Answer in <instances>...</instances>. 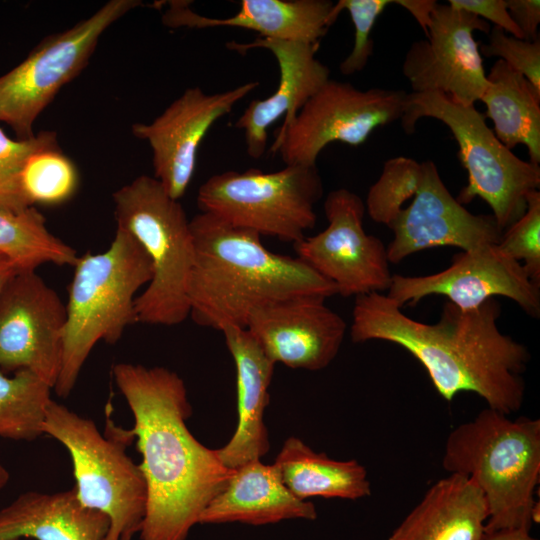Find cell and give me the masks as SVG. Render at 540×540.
Returning a JSON list of instances; mask_svg holds the SVG:
<instances>
[{
  "label": "cell",
  "mask_w": 540,
  "mask_h": 540,
  "mask_svg": "<svg viewBox=\"0 0 540 540\" xmlns=\"http://www.w3.org/2000/svg\"><path fill=\"white\" fill-rule=\"evenodd\" d=\"M66 320L56 291L36 271H17L0 296V371L28 370L54 389Z\"/></svg>",
  "instance_id": "4fadbf2b"
},
{
  "label": "cell",
  "mask_w": 540,
  "mask_h": 540,
  "mask_svg": "<svg viewBox=\"0 0 540 540\" xmlns=\"http://www.w3.org/2000/svg\"><path fill=\"white\" fill-rule=\"evenodd\" d=\"M162 22L168 28L234 27L256 31L260 38L319 43L332 25L330 0H242L230 17L211 18L190 7V1H168Z\"/></svg>",
  "instance_id": "ffe728a7"
},
{
  "label": "cell",
  "mask_w": 540,
  "mask_h": 540,
  "mask_svg": "<svg viewBox=\"0 0 540 540\" xmlns=\"http://www.w3.org/2000/svg\"><path fill=\"white\" fill-rule=\"evenodd\" d=\"M407 92L383 88L360 90L329 79L285 126L271 146L285 165L316 166L332 142L364 143L376 128L400 120Z\"/></svg>",
  "instance_id": "8fae6325"
},
{
  "label": "cell",
  "mask_w": 540,
  "mask_h": 540,
  "mask_svg": "<svg viewBox=\"0 0 540 540\" xmlns=\"http://www.w3.org/2000/svg\"><path fill=\"white\" fill-rule=\"evenodd\" d=\"M442 466L449 474L468 477L482 492L485 532L531 529L540 478L539 419L511 420L487 407L449 433Z\"/></svg>",
  "instance_id": "277c9868"
},
{
  "label": "cell",
  "mask_w": 540,
  "mask_h": 540,
  "mask_svg": "<svg viewBox=\"0 0 540 540\" xmlns=\"http://www.w3.org/2000/svg\"><path fill=\"white\" fill-rule=\"evenodd\" d=\"M423 117L444 123L458 144L468 183L456 200L462 205L476 197L484 200L502 232L518 220L526 210L527 196L539 190V165L506 148L474 105L456 103L441 92L408 93L400 119L405 133L412 134Z\"/></svg>",
  "instance_id": "52a82bcc"
},
{
  "label": "cell",
  "mask_w": 540,
  "mask_h": 540,
  "mask_svg": "<svg viewBox=\"0 0 540 540\" xmlns=\"http://www.w3.org/2000/svg\"><path fill=\"white\" fill-rule=\"evenodd\" d=\"M152 276L146 252L120 228L108 249L78 257L66 304L62 368L53 389L58 396L70 395L99 341L115 344L136 324L135 295Z\"/></svg>",
  "instance_id": "5b68a950"
},
{
  "label": "cell",
  "mask_w": 540,
  "mask_h": 540,
  "mask_svg": "<svg viewBox=\"0 0 540 540\" xmlns=\"http://www.w3.org/2000/svg\"><path fill=\"white\" fill-rule=\"evenodd\" d=\"M46 434L68 451L73 467L75 495L80 504L109 519L105 540H120L139 533L143 523L147 488L139 464L125 445L104 436L95 422L53 399L43 423Z\"/></svg>",
  "instance_id": "ba28073f"
},
{
  "label": "cell",
  "mask_w": 540,
  "mask_h": 540,
  "mask_svg": "<svg viewBox=\"0 0 540 540\" xmlns=\"http://www.w3.org/2000/svg\"><path fill=\"white\" fill-rule=\"evenodd\" d=\"M109 519L83 507L74 489L27 491L0 508V540H105Z\"/></svg>",
  "instance_id": "603a6c76"
},
{
  "label": "cell",
  "mask_w": 540,
  "mask_h": 540,
  "mask_svg": "<svg viewBox=\"0 0 540 540\" xmlns=\"http://www.w3.org/2000/svg\"><path fill=\"white\" fill-rule=\"evenodd\" d=\"M194 262L188 283L191 319L222 331L245 328L257 308L278 300L337 294L298 257L268 250L261 236L206 212L190 220Z\"/></svg>",
  "instance_id": "3957f363"
},
{
  "label": "cell",
  "mask_w": 540,
  "mask_h": 540,
  "mask_svg": "<svg viewBox=\"0 0 540 540\" xmlns=\"http://www.w3.org/2000/svg\"><path fill=\"white\" fill-rule=\"evenodd\" d=\"M393 0H340L334 3L330 21L333 24L342 10H347L355 29L354 45L349 55L340 63L343 75L362 71L373 54L372 28L385 8Z\"/></svg>",
  "instance_id": "d6a6232c"
},
{
  "label": "cell",
  "mask_w": 540,
  "mask_h": 540,
  "mask_svg": "<svg viewBox=\"0 0 540 540\" xmlns=\"http://www.w3.org/2000/svg\"><path fill=\"white\" fill-rule=\"evenodd\" d=\"M421 179L422 165L416 160L397 156L385 161L364 203L370 218L388 226L404 208V203L415 196Z\"/></svg>",
  "instance_id": "f546056e"
},
{
  "label": "cell",
  "mask_w": 540,
  "mask_h": 540,
  "mask_svg": "<svg viewBox=\"0 0 540 540\" xmlns=\"http://www.w3.org/2000/svg\"><path fill=\"white\" fill-rule=\"evenodd\" d=\"M326 299L301 295L268 303L251 313L245 328L275 364L322 370L336 358L347 330Z\"/></svg>",
  "instance_id": "ac0fdd59"
},
{
  "label": "cell",
  "mask_w": 540,
  "mask_h": 540,
  "mask_svg": "<svg viewBox=\"0 0 540 540\" xmlns=\"http://www.w3.org/2000/svg\"><path fill=\"white\" fill-rule=\"evenodd\" d=\"M258 86V81H251L214 94L188 88L151 123L132 125V134L151 147L153 177L172 199L182 198L189 187L200 144L210 128Z\"/></svg>",
  "instance_id": "2e32d148"
},
{
  "label": "cell",
  "mask_w": 540,
  "mask_h": 540,
  "mask_svg": "<svg viewBox=\"0 0 540 540\" xmlns=\"http://www.w3.org/2000/svg\"><path fill=\"white\" fill-rule=\"evenodd\" d=\"M297 518L315 520V506L294 496L273 464L254 460L235 469L226 487L202 512L199 523L258 526Z\"/></svg>",
  "instance_id": "7402d4cb"
},
{
  "label": "cell",
  "mask_w": 540,
  "mask_h": 540,
  "mask_svg": "<svg viewBox=\"0 0 540 540\" xmlns=\"http://www.w3.org/2000/svg\"><path fill=\"white\" fill-rule=\"evenodd\" d=\"M297 498L357 500L371 494L367 470L356 460H335L315 452L297 437L287 438L273 463Z\"/></svg>",
  "instance_id": "d4e9b609"
},
{
  "label": "cell",
  "mask_w": 540,
  "mask_h": 540,
  "mask_svg": "<svg viewBox=\"0 0 540 540\" xmlns=\"http://www.w3.org/2000/svg\"><path fill=\"white\" fill-rule=\"evenodd\" d=\"M501 306L491 298L462 311L446 302L436 323L412 319L386 294L355 297L350 325L354 343L380 340L401 346L425 368L446 401L460 392L480 396L489 408L506 415L522 407V377L530 360L525 345L498 327Z\"/></svg>",
  "instance_id": "7a4b0ae2"
},
{
  "label": "cell",
  "mask_w": 540,
  "mask_h": 540,
  "mask_svg": "<svg viewBox=\"0 0 540 540\" xmlns=\"http://www.w3.org/2000/svg\"><path fill=\"white\" fill-rule=\"evenodd\" d=\"M488 518L482 492L466 476L439 479L387 540H481Z\"/></svg>",
  "instance_id": "cb8c5ba5"
},
{
  "label": "cell",
  "mask_w": 540,
  "mask_h": 540,
  "mask_svg": "<svg viewBox=\"0 0 540 540\" xmlns=\"http://www.w3.org/2000/svg\"><path fill=\"white\" fill-rule=\"evenodd\" d=\"M0 252L18 270L36 271L45 263L74 266V248L52 234L45 217L34 207L21 212L0 208Z\"/></svg>",
  "instance_id": "4316f807"
},
{
  "label": "cell",
  "mask_w": 540,
  "mask_h": 540,
  "mask_svg": "<svg viewBox=\"0 0 540 540\" xmlns=\"http://www.w3.org/2000/svg\"><path fill=\"white\" fill-rule=\"evenodd\" d=\"M19 271L16 265L0 252V296L8 281Z\"/></svg>",
  "instance_id": "f35d334b"
},
{
  "label": "cell",
  "mask_w": 540,
  "mask_h": 540,
  "mask_svg": "<svg viewBox=\"0 0 540 540\" xmlns=\"http://www.w3.org/2000/svg\"><path fill=\"white\" fill-rule=\"evenodd\" d=\"M323 195L317 166L285 165L213 174L197 192V206L223 221L284 242L297 243L316 224Z\"/></svg>",
  "instance_id": "9c48e42d"
},
{
  "label": "cell",
  "mask_w": 540,
  "mask_h": 540,
  "mask_svg": "<svg viewBox=\"0 0 540 540\" xmlns=\"http://www.w3.org/2000/svg\"><path fill=\"white\" fill-rule=\"evenodd\" d=\"M226 46L238 53L266 49L279 67V82L274 93L251 101L234 124L243 130L248 156L259 159L267 148L269 126L283 116L281 126L291 122L308 99L330 79V69L316 58L319 43L257 37L252 42L231 41Z\"/></svg>",
  "instance_id": "d6986e66"
},
{
  "label": "cell",
  "mask_w": 540,
  "mask_h": 540,
  "mask_svg": "<svg viewBox=\"0 0 540 540\" xmlns=\"http://www.w3.org/2000/svg\"><path fill=\"white\" fill-rule=\"evenodd\" d=\"M481 540H538L530 535V530L522 528H506L485 532Z\"/></svg>",
  "instance_id": "74e56055"
},
{
  "label": "cell",
  "mask_w": 540,
  "mask_h": 540,
  "mask_svg": "<svg viewBox=\"0 0 540 540\" xmlns=\"http://www.w3.org/2000/svg\"><path fill=\"white\" fill-rule=\"evenodd\" d=\"M386 295L400 307L416 305L427 296L442 295L462 311L476 309L487 300L502 296L517 303L528 315H540V286L497 245L462 251L453 256L449 267L434 274H394Z\"/></svg>",
  "instance_id": "9a60e30c"
},
{
  "label": "cell",
  "mask_w": 540,
  "mask_h": 540,
  "mask_svg": "<svg viewBox=\"0 0 540 540\" xmlns=\"http://www.w3.org/2000/svg\"><path fill=\"white\" fill-rule=\"evenodd\" d=\"M448 4L483 20H489L513 37L523 39L521 31L509 15L506 0H448Z\"/></svg>",
  "instance_id": "e575fe53"
},
{
  "label": "cell",
  "mask_w": 540,
  "mask_h": 540,
  "mask_svg": "<svg viewBox=\"0 0 540 540\" xmlns=\"http://www.w3.org/2000/svg\"><path fill=\"white\" fill-rule=\"evenodd\" d=\"M485 57H499L514 70L520 72L540 92V41L518 39L494 26L489 32V41L479 45Z\"/></svg>",
  "instance_id": "836d02e7"
},
{
  "label": "cell",
  "mask_w": 540,
  "mask_h": 540,
  "mask_svg": "<svg viewBox=\"0 0 540 540\" xmlns=\"http://www.w3.org/2000/svg\"><path fill=\"white\" fill-rule=\"evenodd\" d=\"M139 0H111L73 27L44 38L18 66L0 76V121L19 139L33 137V124L59 90L86 67L104 31Z\"/></svg>",
  "instance_id": "30bf717a"
},
{
  "label": "cell",
  "mask_w": 540,
  "mask_h": 540,
  "mask_svg": "<svg viewBox=\"0 0 540 540\" xmlns=\"http://www.w3.org/2000/svg\"><path fill=\"white\" fill-rule=\"evenodd\" d=\"M79 176L72 160L58 146L32 154L22 172V187L30 204L59 205L74 196Z\"/></svg>",
  "instance_id": "f1b7e54d"
},
{
  "label": "cell",
  "mask_w": 540,
  "mask_h": 540,
  "mask_svg": "<svg viewBox=\"0 0 540 540\" xmlns=\"http://www.w3.org/2000/svg\"><path fill=\"white\" fill-rule=\"evenodd\" d=\"M475 31L489 33L490 25L449 4H437L426 39L411 44L402 64L412 93L441 92L465 106L480 101L487 74Z\"/></svg>",
  "instance_id": "5bb4252c"
},
{
  "label": "cell",
  "mask_w": 540,
  "mask_h": 540,
  "mask_svg": "<svg viewBox=\"0 0 540 540\" xmlns=\"http://www.w3.org/2000/svg\"><path fill=\"white\" fill-rule=\"evenodd\" d=\"M53 388L28 370L12 376L0 371V437L33 441L43 435V423Z\"/></svg>",
  "instance_id": "83f0119b"
},
{
  "label": "cell",
  "mask_w": 540,
  "mask_h": 540,
  "mask_svg": "<svg viewBox=\"0 0 540 540\" xmlns=\"http://www.w3.org/2000/svg\"><path fill=\"white\" fill-rule=\"evenodd\" d=\"M327 227L293 244L296 257L330 281L343 297L388 290L392 274L387 249L363 227L365 204L346 188L324 201Z\"/></svg>",
  "instance_id": "7c38bea8"
},
{
  "label": "cell",
  "mask_w": 540,
  "mask_h": 540,
  "mask_svg": "<svg viewBox=\"0 0 540 540\" xmlns=\"http://www.w3.org/2000/svg\"><path fill=\"white\" fill-rule=\"evenodd\" d=\"M480 101L485 118L492 120L494 134L509 150L527 148L529 161L540 164V92L518 71L498 59L487 74Z\"/></svg>",
  "instance_id": "484cf974"
},
{
  "label": "cell",
  "mask_w": 540,
  "mask_h": 540,
  "mask_svg": "<svg viewBox=\"0 0 540 540\" xmlns=\"http://www.w3.org/2000/svg\"><path fill=\"white\" fill-rule=\"evenodd\" d=\"M393 3L406 9L418 22L427 35L431 14L438 2L435 0H393Z\"/></svg>",
  "instance_id": "8d00e7d4"
},
{
  "label": "cell",
  "mask_w": 540,
  "mask_h": 540,
  "mask_svg": "<svg viewBox=\"0 0 540 540\" xmlns=\"http://www.w3.org/2000/svg\"><path fill=\"white\" fill-rule=\"evenodd\" d=\"M236 368V430L223 447L216 449L221 462L229 469L261 460L270 448L264 423L269 404L275 363L262 351L246 328L226 327L221 331Z\"/></svg>",
  "instance_id": "44dd1931"
},
{
  "label": "cell",
  "mask_w": 540,
  "mask_h": 540,
  "mask_svg": "<svg viewBox=\"0 0 540 540\" xmlns=\"http://www.w3.org/2000/svg\"><path fill=\"white\" fill-rule=\"evenodd\" d=\"M10 480V473L7 468L0 463V491L5 488Z\"/></svg>",
  "instance_id": "ab89813d"
},
{
  "label": "cell",
  "mask_w": 540,
  "mask_h": 540,
  "mask_svg": "<svg viewBox=\"0 0 540 540\" xmlns=\"http://www.w3.org/2000/svg\"><path fill=\"white\" fill-rule=\"evenodd\" d=\"M498 249L519 262L532 282L540 286V192L527 196L523 215L502 232Z\"/></svg>",
  "instance_id": "1f68e13d"
},
{
  "label": "cell",
  "mask_w": 540,
  "mask_h": 540,
  "mask_svg": "<svg viewBox=\"0 0 540 540\" xmlns=\"http://www.w3.org/2000/svg\"><path fill=\"white\" fill-rule=\"evenodd\" d=\"M56 146L54 131H41L31 138L14 140L0 128V208L21 212L32 207L22 187L24 166L35 152Z\"/></svg>",
  "instance_id": "4dcf8cb0"
},
{
  "label": "cell",
  "mask_w": 540,
  "mask_h": 540,
  "mask_svg": "<svg viewBox=\"0 0 540 540\" xmlns=\"http://www.w3.org/2000/svg\"><path fill=\"white\" fill-rule=\"evenodd\" d=\"M133 535H124L120 540H131Z\"/></svg>",
  "instance_id": "60d3db41"
},
{
  "label": "cell",
  "mask_w": 540,
  "mask_h": 540,
  "mask_svg": "<svg viewBox=\"0 0 540 540\" xmlns=\"http://www.w3.org/2000/svg\"><path fill=\"white\" fill-rule=\"evenodd\" d=\"M116 228L146 252L153 276L135 299L136 323L176 326L190 316L194 242L185 210L154 177L141 175L113 194Z\"/></svg>",
  "instance_id": "8992f818"
},
{
  "label": "cell",
  "mask_w": 540,
  "mask_h": 540,
  "mask_svg": "<svg viewBox=\"0 0 540 540\" xmlns=\"http://www.w3.org/2000/svg\"><path fill=\"white\" fill-rule=\"evenodd\" d=\"M507 10L524 40L534 41L538 37L540 23L539 0H506Z\"/></svg>",
  "instance_id": "d590c367"
},
{
  "label": "cell",
  "mask_w": 540,
  "mask_h": 540,
  "mask_svg": "<svg viewBox=\"0 0 540 540\" xmlns=\"http://www.w3.org/2000/svg\"><path fill=\"white\" fill-rule=\"evenodd\" d=\"M421 165V183L411 204L388 225L393 232L386 247L389 263H400L414 253L435 247L473 251L497 245L502 231L492 214L468 211L445 186L433 161Z\"/></svg>",
  "instance_id": "e0dca14e"
},
{
  "label": "cell",
  "mask_w": 540,
  "mask_h": 540,
  "mask_svg": "<svg viewBox=\"0 0 540 540\" xmlns=\"http://www.w3.org/2000/svg\"><path fill=\"white\" fill-rule=\"evenodd\" d=\"M115 383L134 418L147 488L140 540H186L211 500L228 484L217 450L200 443L186 425L192 408L183 379L162 367L127 362L112 367Z\"/></svg>",
  "instance_id": "6da1fadb"
}]
</instances>
